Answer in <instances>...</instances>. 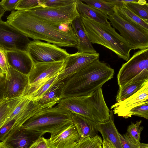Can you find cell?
Instances as JSON below:
<instances>
[{"instance_id":"cell-2","label":"cell","mask_w":148,"mask_h":148,"mask_svg":"<svg viewBox=\"0 0 148 148\" xmlns=\"http://www.w3.org/2000/svg\"><path fill=\"white\" fill-rule=\"evenodd\" d=\"M114 69L99 58L66 80L62 98L87 96L113 77Z\"/></svg>"},{"instance_id":"cell-41","label":"cell","mask_w":148,"mask_h":148,"mask_svg":"<svg viewBox=\"0 0 148 148\" xmlns=\"http://www.w3.org/2000/svg\"><path fill=\"white\" fill-rule=\"evenodd\" d=\"M102 147L104 148H115L108 141L103 140Z\"/></svg>"},{"instance_id":"cell-40","label":"cell","mask_w":148,"mask_h":148,"mask_svg":"<svg viewBox=\"0 0 148 148\" xmlns=\"http://www.w3.org/2000/svg\"><path fill=\"white\" fill-rule=\"evenodd\" d=\"M5 81V76L0 80V97L2 96Z\"/></svg>"},{"instance_id":"cell-13","label":"cell","mask_w":148,"mask_h":148,"mask_svg":"<svg viewBox=\"0 0 148 148\" xmlns=\"http://www.w3.org/2000/svg\"><path fill=\"white\" fill-rule=\"evenodd\" d=\"M9 66L10 77L5 79L2 97L10 99L26 95L28 86V75Z\"/></svg>"},{"instance_id":"cell-5","label":"cell","mask_w":148,"mask_h":148,"mask_svg":"<svg viewBox=\"0 0 148 148\" xmlns=\"http://www.w3.org/2000/svg\"><path fill=\"white\" fill-rule=\"evenodd\" d=\"M92 44L102 45L126 61L129 59L131 46L111 26L98 23L86 17H81Z\"/></svg>"},{"instance_id":"cell-8","label":"cell","mask_w":148,"mask_h":148,"mask_svg":"<svg viewBox=\"0 0 148 148\" xmlns=\"http://www.w3.org/2000/svg\"><path fill=\"white\" fill-rule=\"evenodd\" d=\"M76 1L63 6L56 8L39 7L27 11L53 24H69L75 18L80 16L77 10Z\"/></svg>"},{"instance_id":"cell-36","label":"cell","mask_w":148,"mask_h":148,"mask_svg":"<svg viewBox=\"0 0 148 148\" xmlns=\"http://www.w3.org/2000/svg\"><path fill=\"white\" fill-rule=\"evenodd\" d=\"M14 120L12 119L3 126L0 129V141H4L13 127Z\"/></svg>"},{"instance_id":"cell-30","label":"cell","mask_w":148,"mask_h":148,"mask_svg":"<svg viewBox=\"0 0 148 148\" xmlns=\"http://www.w3.org/2000/svg\"><path fill=\"white\" fill-rule=\"evenodd\" d=\"M44 0H20L15 10L27 11L36 8H43Z\"/></svg>"},{"instance_id":"cell-19","label":"cell","mask_w":148,"mask_h":148,"mask_svg":"<svg viewBox=\"0 0 148 148\" xmlns=\"http://www.w3.org/2000/svg\"><path fill=\"white\" fill-rule=\"evenodd\" d=\"M148 81V70L145 69L128 83L119 87L116 97V102L122 101L139 90Z\"/></svg>"},{"instance_id":"cell-10","label":"cell","mask_w":148,"mask_h":148,"mask_svg":"<svg viewBox=\"0 0 148 148\" xmlns=\"http://www.w3.org/2000/svg\"><path fill=\"white\" fill-rule=\"evenodd\" d=\"M145 69L148 70V48L135 52L122 64L117 76L119 87L128 83Z\"/></svg>"},{"instance_id":"cell-24","label":"cell","mask_w":148,"mask_h":148,"mask_svg":"<svg viewBox=\"0 0 148 148\" xmlns=\"http://www.w3.org/2000/svg\"><path fill=\"white\" fill-rule=\"evenodd\" d=\"M36 139L34 136L19 129L3 141L11 148H28Z\"/></svg>"},{"instance_id":"cell-48","label":"cell","mask_w":148,"mask_h":148,"mask_svg":"<svg viewBox=\"0 0 148 148\" xmlns=\"http://www.w3.org/2000/svg\"><path fill=\"white\" fill-rule=\"evenodd\" d=\"M102 148H104L103 147H102Z\"/></svg>"},{"instance_id":"cell-45","label":"cell","mask_w":148,"mask_h":148,"mask_svg":"<svg viewBox=\"0 0 148 148\" xmlns=\"http://www.w3.org/2000/svg\"><path fill=\"white\" fill-rule=\"evenodd\" d=\"M5 76V75L3 73L2 70L0 68V77H4Z\"/></svg>"},{"instance_id":"cell-29","label":"cell","mask_w":148,"mask_h":148,"mask_svg":"<svg viewBox=\"0 0 148 148\" xmlns=\"http://www.w3.org/2000/svg\"><path fill=\"white\" fill-rule=\"evenodd\" d=\"M58 75L51 78L40 86L29 96L32 100L37 101L41 98L54 84Z\"/></svg>"},{"instance_id":"cell-44","label":"cell","mask_w":148,"mask_h":148,"mask_svg":"<svg viewBox=\"0 0 148 148\" xmlns=\"http://www.w3.org/2000/svg\"><path fill=\"white\" fill-rule=\"evenodd\" d=\"M139 148H148L147 143H140Z\"/></svg>"},{"instance_id":"cell-42","label":"cell","mask_w":148,"mask_h":148,"mask_svg":"<svg viewBox=\"0 0 148 148\" xmlns=\"http://www.w3.org/2000/svg\"><path fill=\"white\" fill-rule=\"evenodd\" d=\"M0 148H11L5 142L0 141Z\"/></svg>"},{"instance_id":"cell-21","label":"cell","mask_w":148,"mask_h":148,"mask_svg":"<svg viewBox=\"0 0 148 148\" xmlns=\"http://www.w3.org/2000/svg\"><path fill=\"white\" fill-rule=\"evenodd\" d=\"M71 118L81 138H92L98 135V131L96 127L97 123L74 113L71 112Z\"/></svg>"},{"instance_id":"cell-31","label":"cell","mask_w":148,"mask_h":148,"mask_svg":"<svg viewBox=\"0 0 148 148\" xmlns=\"http://www.w3.org/2000/svg\"><path fill=\"white\" fill-rule=\"evenodd\" d=\"M142 122L140 120L135 123L131 122L128 126L126 132L130 137L138 143H140L141 133L144 128L143 127L140 126Z\"/></svg>"},{"instance_id":"cell-34","label":"cell","mask_w":148,"mask_h":148,"mask_svg":"<svg viewBox=\"0 0 148 148\" xmlns=\"http://www.w3.org/2000/svg\"><path fill=\"white\" fill-rule=\"evenodd\" d=\"M10 66L6 57L5 51L0 48V68L5 75V79L10 77Z\"/></svg>"},{"instance_id":"cell-15","label":"cell","mask_w":148,"mask_h":148,"mask_svg":"<svg viewBox=\"0 0 148 148\" xmlns=\"http://www.w3.org/2000/svg\"><path fill=\"white\" fill-rule=\"evenodd\" d=\"M80 138L75 126L73 124L47 140L49 148H74Z\"/></svg>"},{"instance_id":"cell-14","label":"cell","mask_w":148,"mask_h":148,"mask_svg":"<svg viewBox=\"0 0 148 148\" xmlns=\"http://www.w3.org/2000/svg\"><path fill=\"white\" fill-rule=\"evenodd\" d=\"M148 102V81L135 93L127 98L112 105L111 109L114 114L125 119L129 111L134 108Z\"/></svg>"},{"instance_id":"cell-12","label":"cell","mask_w":148,"mask_h":148,"mask_svg":"<svg viewBox=\"0 0 148 148\" xmlns=\"http://www.w3.org/2000/svg\"><path fill=\"white\" fill-rule=\"evenodd\" d=\"M96 52L88 53L77 52L69 54L64 61L63 67L58 75L55 84L65 80L86 66L99 58Z\"/></svg>"},{"instance_id":"cell-46","label":"cell","mask_w":148,"mask_h":148,"mask_svg":"<svg viewBox=\"0 0 148 148\" xmlns=\"http://www.w3.org/2000/svg\"><path fill=\"white\" fill-rule=\"evenodd\" d=\"M3 0H2L1 2H0V6L3 4Z\"/></svg>"},{"instance_id":"cell-18","label":"cell","mask_w":148,"mask_h":148,"mask_svg":"<svg viewBox=\"0 0 148 148\" xmlns=\"http://www.w3.org/2000/svg\"><path fill=\"white\" fill-rule=\"evenodd\" d=\"M96 127L101 134L103 140L108 141L115 148H123L121 142L119 133L114 123L112 110L110 111L109 119L105 122L97 123Z\"/></svg>"},{"instance_id":"cell-11","label":"cell","mask_w":148,"mask_h":148,"mask_svg":"<svg viewBox=\"0 0 148 148\" xmlns=\"http://www.w3.org/2000/svg\"><path fill=\"white\" fill-rule=\"evenodd\" d=\"M31 40L29 38L6 21L0 19V48L5 51H27Z\"/></svg>"},{"instance_id":"cell-27","label":"cell","mask_w":148,"mask_h":148,"mask_svg":"<svg viewBox=\"0 0 148 148\" xmlns=\"http://www.w3.org/2000/svg\"><path fill=\"white\" fill-rule=\"evenodd\" d=\"M87 5L95 8L108 16L114 12L113 7L105 0H82Z\"/></svg>"},{"instance_id":"cell-47","label":"cell","mask_w":148,"mask_h":148,"mask_svg":"<svg viewBox=\"0 0 148 148\" xmlns=\"http://www.w3.org/2000/svg\"><path fill=\"white\" fill-rule=\"evenodd\" d=\"M5 76H4V77H0V80H1L2 78H3V77H5Z\"/></svg>"},{"instance_id":"cell-17","label":"cell","mask_w":148,"mask_h":148,"mask_svg":"<svg viewBox=\"0 0 148 148\" xmlns=\"http://www.w3.org/2000/svg\"><path fill=\"white\" fill-rule=\"evenodd\" d=\"M71 24L78 40L77 44L75 47L78 52L88 53L97 52L89 39L81 17L76 18Z\"/></svg>"},{"instance_id":"cell-6","label":"cell","mask_w":148,"mask_h":148,"mask_svg":"<svg viewBox=\"0 0 148 148\" xmlns=\"http://www.w3.org/2000/svg\"><path fill=\"white\" fill-rule=\"evenodd\" d=\"M114 11L112 14L108 16V19L133 50L148 48V30L124 20Z\"/></svg>"},{"instance_id":"cell-9","label":"cell","mask_w":148,"mask_h":148,"mask_svg":"<svg viewBox=\"0 0 148 148\" xmlns=\"http://www.w3.org/2000/svg\"><path fill=\"white\" fill-rule=\"evenodd\" d=\"M64 61L38 63L34 64L28 75V86L26 95L30 96L50 79L58 74Z\"/></svg>"},{"instance_id":"cell-28","label":"cell","mask_w":148,"mask_h":148,"mask_svg":"<svg viewBox=\"0 0 148 148\" xmlns=\"http://www.w3.org/2000/svg\"><path fill=\"white\" fill-rule=\"evenodd\" d=\"M103 140L99 135L80 138L74 148H102Z\"/></svg>"},{"instance_id":"cell-16","label":"cell","mask_w":148,"mask_h":148,"mask_svg":"<svg viewBox=\"0 0 148 148\" xmlns=\"http://www.w3.org/2000/svg\"><path fill=\"white\" fill-rule=\"evenodd\" d=\"M9 66L20 72L28 75L34 64L27 51L19 50L5 51Z\"/></svg>"},{"instance_id":"cell-22","label":"cell","mask_w":148,"mask_h":148,"mask_svg":"<svg viewBox=\"0 0 148 148\" xmlns=\"http://www.w3.org/2000/svg\"><path fill=\"white\" fill-rule=\"evenodd\" d=\"M77 10L81 17H86L102 24L111 26L108 21V16L98 10L86 4L81 0H76Z\"/></svg>"},{"instance_id":"cell-35","label":"cell","mask_w":148,"mask_h":148,"mask_svg":"<svg viewBox=\"0 0 148 148\" xmlns=\"http://www.w3.org/2000/svg\"><path fill=\"white\" fill-rule=\"evenodd\" d=\"M76 0H44L43 8H56L69 5Z\"/></svg>"},{"instance_id":"cell-3","label":"cell","mask_w":148,"mask_h":148,"mask_svg":"<svg viewBox=\"0 0 148 148\" xmlns=\"http://www.w3.org/2000/svg\"><path fill=\"white\" fill-rule=\"evenodd\" d=\"M73 124L71 112L53 107L42 109L20 129L38 139L46 133L56 136Z\"/></svg>"},{"instance_id":"cell-39","label":"cell","mask_w":148,"mask_h":148,"mask_svg":"<svg viewBox=\"0 0 148 148\" xmlns=\"http://www.w3.org/2000/svg\"><path fill=\"white\" fill-rule=\"evenodd\" d=\"M110 3L113 7H121L125 6L128 3L135 2L137 0H105Z\"/></svg>"},{"instance_id":"cell-25","label":"cell","mask_w":148,"mask_h":148,"mask_svg":"<svg viewBox=\"0 0 148 148\" xmlns=\"http://www.w3.org/2000/svg\"><path fill=\"white\" fill-rule=\"evenodd\" d=\"M113 9L124 20L148 30V23L139 18L126 6L118 7L114 6L113 7Z\"/></svg>"},{"instance_id":"cell-23","label":"cell","mask_w":148,"mask_h":148,"mask_svg":"<svg viewBox=\"0 0 148 148\" xmlns=\"http://www.w3.org/2000/svg\"><path fill=\"white\" fill-rule=\"evenodd\" d=\"M27 95L8 99L0 97V129L15 108L26 98Z\"/></svg>"},{"instance_id":"cell-33","label":"cell","mask_w":148,"mask_h":148,"mask_svg":"<svg viewBox=\"0 0 148 148\" xmlns=\"http://www.w3.org/2000/svg\"><path fill=\"white\" fill-rule=\"evenodd\" d=\"M123 148H139L140 143H138L130 137L126 133L123 135L119 134Z\"/></svg>"},{"instance_id":"cell-38","label":"cell","mask_w":148,"mask_h":148,"mask_svg":"<svg viewBox=\"0 0 148 148\" xmlns=\"http://www.w3.org/2000/svg\"><path fill=\"white\" fill-rule=\"evenodd\" d=\"M20 0H4L3 3L5 11H14L15 7Z\"/></svg>"},{"instance_id":"cell-1","label":"cell","mask_w":148,"mask_h":148,"mask_svg":"<svg viewBox=\"0 0 148 148\" xmlns=\"http://www.w3.org/2000/svg\"><path fill=\"white\" fill-rule=\"evenodd\" d=\"M6 22L29 38L58 47H75L78 40L71 24L51 23L27 11L12 12Z\"/></svg>"},{"instance_id":"cell-7","label":"cell","mask_w":148,"mask_h":148,"mask_svg":"<svg viewBox=\"0 0 148 148\" xmlns=\"http://www.w3.org/2000/svg\"><path fill=\"white\" fill-rule=\"evenodd\" d=\"M27 52L34 64L38 63L65 61L69 54L55 45L39 40H31Z\"/></svg>"},{"instance_id":"cell-43","label":"cell","mask_w":148,"mask_h":148,"mask_svg":"<svg viewBox=\"0 0 148 148\" xmlns=\"http://www.w3.org/2000/svg\"><path fill=\"white\" fill-rule=\"evenodd\" d=\"M5 10L3 5H2L0 6V19L3 16L5 12Z\"/></svg>"},{"instance_id":"cell-4","label":"cell","mask_w":148,"mask_h":148,"mask_svg":"<svg viewBox=\"0 0 148 148\" xmlns=\"http://www.w3.org/2000/svg\"><path fill=\"white\" fill-rule=\"evenodd\" d=\"M55 107L67 110L96 123H103L110 117V111L101 88L86 96L62 98Z\"/></svg>"},{"instance_id":"cell-26","label":"cell","mask_w":148,"mask_h":148,"mask_svg":"<svg viewBox=\"0 0 148 148\" xmlns=\"http://www.w3.org/2000/svg\"><path fill=\"white\" fill-rule=\"evenodd\" d=\"M139 18L148 23V3L144 0L136 1L127 4L125 6Z\"/></svg>"},{"instance_id":"cell-37","label":"cell","mask_w":148,"mask_h":148,"mask_svg":"<svg viewBox=\"0 0 148 148\" xmlns=\"http://www.w3.org/2000/svg\"><path fill=\"white\" fill-rule=\"evenodd\" d=\"M28 148H49L47 139L41 137L34 140Z\"/></svg>"},{"instance_id":"cell-20","label":"cell","mask_w":148,"mask_h":148,"mask_svg":"<svg viewBox=\"0 0 148 148\" xmlns=\"http://www.w3.org/2000/svg\"><path fill=\"white\" fill-rule=\"evenodd\" d=\"M66 80L54 84L41 98L36 101L43 109L53 107L62 98V91Z\"/></svg>"},{"instance_id":"cell-32","label":"cell","mask_w":148,"mask_h":148,"mask_svg":"<svg viewBox=\"0 0 148 148\" xmlns=\"http://www.w3.org/2000/svg\"><path fill=\"white\" fill-rule=\"evenodd\" d=\"M133 115L148 119V102L136 106L131 109L127 114L125 119Z\"/></svg>"}]
</instances>
